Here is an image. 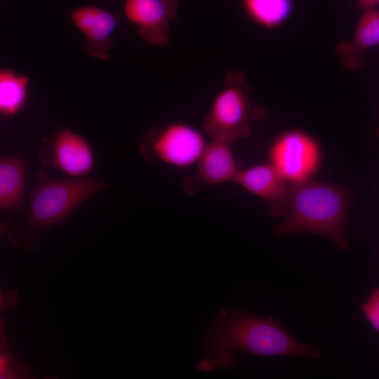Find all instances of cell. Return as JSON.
<instances>
[{"label":"cell","mask_w":379,"mask_h":379,"mask_svg":"<svg viewBox=\"0 0 379 379\" xmlns=\"http://www.w3.org/2000/svg\"><path fill=\"white\" fill-rule=\"evenodd\" d=\"M123 11L145 42L163 46L168 42L169 23L177 13L178 2L177 0H125Z\"/></svg>","instance_id":"8"},{"label":"cell","mask_w":379,"mask_h":379,"mask_svg":"<svg viewBox=\"0 0 379 379\" xmlns=\"http://www.w3.org/2000/svg\"><path fill=\"white\" fill-rule=\"evenodd\" d=\"M205 357L196 368L203 371L228 368L232 350L257 357L297 356L315 359L320 350L295 339L278 319L262 318L246 310L221 311L213 320L204 346Z\"/></svg>","instance_id":"1"},{"label":"cell","mask_w":379,"mask_h":379,"mask_svg":"<svg viewBox=\"0 0 379 379\" xmlns=\"http://www.w3.org/2000/svg\"><path fill=\"white\" fill-rule=\"evenodd\" d=\"M379 44V11H365L357 25L352 41L341 43L338 52L344 65L351 69L358 68L361 53Z\"/></svg>","instance_id":"13"},{"label":"cell","mask_w":379,"mask_h":379,"mask_svg":"<svg viewBox=\"0 0 379 379\" xmlns=\"http://www.w3.org/2000/svg\"><path fill=\"white\" fill-rule=\"evenodd\" d=\"M246 14L257 25L274 29L290 16L292 0H241Z\"/></svg>","instance_id":"15"},{"label":"cell","mask_w":379,"mask_h":379,"mask_svg":"<svg viewBox=\"0 0 379 379\" xmlns=\"http://www.w3.org/2000/svg\"><path fill=\"white\" fill-rule=\"evenodd\" d=\"M28 163L18 157L0 159V209L20 213L22 208Z\"/></svg>","instance_id":"12"},{"label":"cell","mask_w":379,"mask_h":379,"mask_svg":"<svg viewBox=\"0 0 379 379\" xmlns=\"http://www.w3.org/2000/svg\"><path fill=\"white\" fill-rule=\"evenodd\" d=\"M29 79L9 68L0 71V113L13 117L24 108L28 95Z\"/></svg>","instance_id":"14"},{"label":"cell","mask_w":379,"mask_h":379,"mask_svg":"<svg viewBox=\"0 0 379 379\" xmlns=\"http://www.w3.org/2000/svg\"><path fill=\"white\" fill-rule=\"evenodd\" d=\"M232 143L218 139H212L207 144L197 162L195 173L184 179L183 190L189 194H196L202 187L234 182L239 171Z\"/></svg>","instance_id":"9"},{"label":"cell","mask_w":379,"mask_h":379,"mask_svg":"<svg viewBox=\"0 0 379 379\" xmlns=\"http://www.w3.org/2000/svg\"><path fill=\"white\" fill-rule=\"evenodd\" d=\"M234 182L265 201L272 216L288 213L291 187L268 162L240 169Z\"/></svg>","instance_id":"11"},{"label":"cell","mask_w":379,"mask_h":379,"mask_svg":"<svg viewBox=\"0 0 379 379\" xmlns=\"http://www.w3.org/2000/svg\"><path fill=\"white\" fill-rule=\"evenodd\" d=\"M359 6L364 11L375 8L379 5V0H358Z\"/></svg>","instance_id":"18"},{"label":"cell","mask_w":379,"mask_h":379,"mask_svg":"<svg viewBox=\"0 0 379 379\" xmlns=\"http://www.w3.org/2000/svg\"><path fill=\"white\" fill-rule=\"evenodd\" d=\"M207 144L198 128L178 121L151 129L142 139L140 151L148 161L158 160L183 168L197 163Z\"/></svg>","instance_id":"5"},{"label":"cell","mask_w":379,"mask_h":379,"mask_svg":"<svg viewBox=\"0 0 379 379\" xmlns=\"http://www.w3.org/2000/svg\"><path fill=\"white\" fill-rule=\"evenodd\" d=\"M291 187L290 206L286 218L273 227L276 237L293 233L324 237L346 250V220L352 199L342 185L310 180Z\"/></svg>","instance_id":"2"},{"label":"cell","mask_w":379,"mask_h":379,"mask_svg":"<svg viewBox=\"0 0 379 379\" xmlns=\"http://www.w3.org/2000/svg\"><path fill=\"white\" fill-rule=\"evenodd\" d=\"M69 18L86 39V53L95 59L107 60L119 17L103 8L88 4L72 9Z\"/></svg>","instance_id":"10"},{"label":"cell","mask_w":379,"mask_h":379,"mask_svg":"<svg viewBox=\"0 0 379 379\" xmlns=\"http://www.w3.org/2000/svg\"><path fill=\"white\" fill-rule=\"evenodd\" d=\"M265 116V110L255 106L239 72L230 73L223 87L215 94L203 121V131L211 139L232 143L248 138L251 123Z\"/></svg>","instance_id":"4"},{"label":"cell","mask_w":379,"mask_h":379,"mask_svg":"<svg viewBox=\"0 0 379 379\" xmlns=\"http://www.w3.org/2000/svg\"><path fill=\"white\" fill-rule=\"evenodd\" d=\"M364 318L379 333V288L371 290L366 301L360 305Z\"/></svg>","instance_id":"17"},{"label":"cell","mask_w":379,"mask_h":379,"mask_svg":"<svg viewBox=\"0 0 379 379\" xmlns=\"http://www.w3.org/2000/svg\"><path fill=\"white\" fill-rule=\"evenodd\" d=\"M39 160L46 168L71 178H84L93 170L95 155L90 142L80 134L62 128L44 141Z\"/></svg>","instance_id":"7"},{"label":"cell","mask_w":379,"mask_h":379,"mask_svg":"<svg viewBox=\"0 0 379 379\" xmlns=\"http://www.w3.org/2000/svg\"><path fill=\"white\" fill-rule=\"evenodd\" d=\"M322 149L318 141L308 133L287 131L271 143L267 162L290 185L312 180L322 162Z\"/></svg>","instance_id":"6"},{"label":"cell","mask_w":379,"mask_h":379,"mask_svg":"<svg viewBox=\"0 0 379 379\" xmlns=\"http://www.w3.org/2000/svg\"><path fill=\"white\" fill-rule=\"evenodd\" d=\"M3 319L1 320V357H0V378H27L30 374L25 364L19 361L10 352L6 343Z\"/></svg>","instance_id":"16"},{"label":"cell","mask_w":379,"mask_h":379,"mask_svg":"<svg viewBox=\"0 0 379 379\" xmlns=\"http://www.w3.org/2000/svg\"><path fill=\"white\" fill-rule=\"evenodd\" d=\"M36 178L27 204L28 230L34 232L63 223L81 204L110 186L86 177L55 179L42 169Z\"/></svg>","instance_id":"3"}]
</instances>
